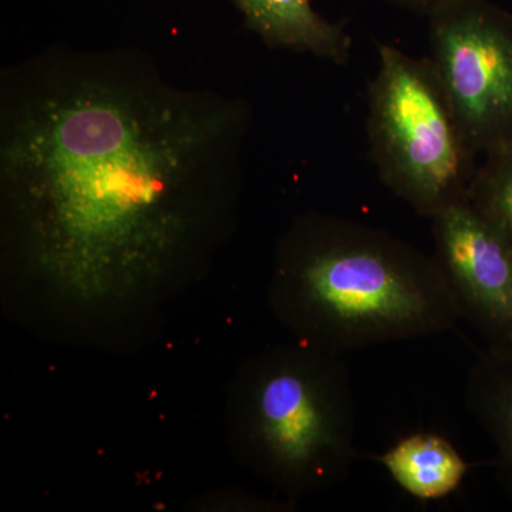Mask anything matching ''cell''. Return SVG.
<instances>
[{"label": "cell", "mask_w": 512, "mask_h": 512, "mask_svg": "<svg viewBox=\"0 0 512 512\" xmlns=\"http://www.w3.org/2000/svg\"><path fill=\"white\" fill-rule=\"evenodd\" d=\"M377 460L394 483L419 500H437L454 493L468 470L450 441L431 433L404 437Z\"/></svg>", "instance_id": "obj_9"}, {"label": "cell", "mask_w": 512, "mask_h": 512, "mask_svg": "<svg viewBox=\"0 0 512 512\" xmlns=\"http://www.w3.org/2000/svg\"><path fill=\"white\" fill-rule=\"evenodd\" d=\"M434 258L461 319L497 353H512V242L470 201L431 218Z\"/></svg>", "instance_id": "obj_6"}, {"label": "cell", "mask_w": 512, "mask_h": 512, "mask_svg": "<svg viewBox=\"0 0 512 512\" xmlns=\"http://www.w3.org/2000/svg\"><path fill=\"white\" fill-rule=\"evenodd\" d=\"M272 305L303 345L342 356L461 320L436 258L365 222L311 214L279 242Z\"/></svg>", "instance_id": "obj_2"}, {"label": "cell", "mask_w": 512, "mask_h": 512, "mask_svg": "<svg viewBox=\"0 0 512 512\" xmlns=\"http://www.w3.org/2000/svg\"><path fill=\"white\" fill-rule=\"evenodd\" d=\"M0 106L8 232L50 274H156L234 208L247 106L144 55L46 50L3 74Z\"/></svg>", "instance_id": "obj_1"}, {"label": "cell", "mask_w": 512, "mask_h": 512, "mask_svg": "<svg viewBox=\"0 0 512 512\" xmlns=\"http://www.w3.org/2000/svg\"><path fill=\"white\" fill-rule=\"evenodd\" d=\"M429 19L430 60L474 151L512 146V15L458 0Z\"/></svg>", "instance_id": "obj_5"}, {"label": "cell", "mask_w": 512, "mask_h": 512, "mask_svg": "<svg viewBox=\"0 0 512 512\" xmlns=\"http://www.w3.org/2000/svg\"><path fill=\"white\" fill-rule=\"evenodd\" d=\"M468 201L512 242V146L481 158Z\"/></svg>", "instance_id": "obj_10"}, {"label": "cell", "mask_w": 512, "mask_h": 512, "mask_svg": "<svg viewBox=\"0 0 512 512\" xmlns=\"http://www.w3.org/2000/svg\"><path fill=\"white\" fill-rule=\"evenodd\" d=\"M383 2L389 3L394 8L407 10V12L414 13V15L430 18L434 13L453 5L458 0H383Z\"/></svg>", "instance_id": "obj_11"}, {"label": "cell", "mask_w": 512, "mask_h": 512, "mask_svg": "<svg viewBox=\"0 0 512 512\" xmlns=\"http://www.w3.org/2000/svg\"><path fill=\"white\" fill-rule=\"evenodd\" d=\"M369 86L367 141L380 181L431 218L468 200L480 156L430 57L380 43Z\"/></svg>", "instance_id": "obj_4"}, {"label": "cell", "mask_w": 512, "mask_h": 512, "mask_svg": "<svg viewBox=\"0 0 512 512\" xmlns=\"http://www.w3.org/2000/svg\"><path fill=\"white\" fill-rule=\"evenodd\" d=\"M245 23L269 46L311 53L335 64L349 62L352 37L319 15L312 0H234Z\"/></svg>", "instance_id": "obj_7"}, {"label": "cell", "mask_w": 512, "mask_h": 512, "mask_svg": "<svg viewBox=\"0 0 512 512\" xmlns=\"http://www.w3.org/2000/svg\"><path fill=\"white\" fill-rule=\"evenodd\" d=\"M237 431L249 466L292 497L342 483L359 457L348 367L301 342L258 357L239 382Z\"/></svg>", "instance_id": "obj_3"}, {"label": "cell", "mask_w": 512, "mask_h": 512, "mask_svg": "<svg viewBox=\"0 0 512 512\" xmlns=\"http://www.w3.org/2000/svg\"><path fill=\"white\" fill-rule=\"evenodd\" d=\"M466 403L493 441L498 480L512 500V353L478 352L468 370Z\"/></svg>", "instance_id": "obj_8"}]
</instances>
